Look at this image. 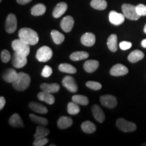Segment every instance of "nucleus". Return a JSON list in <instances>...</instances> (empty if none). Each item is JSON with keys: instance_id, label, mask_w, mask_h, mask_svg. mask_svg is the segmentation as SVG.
<instances>
[{"instance_id": "43", "label": "nucleus", "mask_w": 146, "mask_h": 146, "mask_svg": "<svg viewBox=\"0 0 146 146\" xmlns=\"http://www.w3.org/2000/svg\"><path fill=\"white\" fill-rule=\"evenodd\" d=\"M17 1V3H19L21 5H25L27 4V3H30L32 0H16Z\"/></svg>"}, {"instance_id": "40", "label": "nucleus", "mask_w": 146, "mask_h": 146, "mask_svg": "<svg viewBox=\"0 0 146 146\" xmlns=\"http://www.w3.org/2000/svg\"><path fill=\"white\" fill-rule=\"evenodd\" d=\"M48 143V139L47 138H41V139H35L33 142L34 146H43Z\"/></svg>"}, {"instance_id": "25", "label": "nucleus", "mask_w": 146, "mask_h": 146, "mask_svg": "<svg viewBox=\"0 0 146 146\" xmlns=\"http://www.w3.org/2000/svg\"><path fill=\"white\" fill-rule=\"evenodd\" d=\"M107 45L111 52H115L117 51V36L116 35L112 34L110 35L107 41Z\"/></svg>"}, {"instance_id": "20", "label": "nucleus", "mask_w": 146, "mask_h": 146, "mask_svg": "<svg viewBox=\"0 0 146 146\" xmlns=\"http://www.w3.org/2000/svg\"><path fill=\"white\" fill-rule=\"evenodd\" d=\"M40 87L42 91L51 93V94L58 92L60 89V86L58 83H43L41 84Z\"/></svg>"}, {"instance_id": "12", "label": "nucleus", "mask_w": 146, "mask_h": 146, "mask_svg": "<svg viewBox=\"0 0 146 146\" xmlns=\"http://www.w3.org/2000/svg\"><path fill=\"white\" fill-rule=\"evenodd\" d=\"M129 70L125 66L121 64H118L114 65L110 71V74L114 76H124L128 74Z\"/></svg>"}, {"instance_id": "13", "label": "nucleus", "mask_w": 146, "mask_h": 146, "mask_svg": "<svg viewBox=\"0 0 146 146\" xmlns=\"http://www.w3.org/2000/svg\"><path fill=\"white\" fill-rule=\"evenodd\" d=\"M74 18L70 16H65L64 18L62 20L61 23H60V27L66 33H69L71 31L73 27H74Z\"/></svg>"}, {"instance_id": "33", "label": "nucleus", "mask_w": 146, "mask_h": 146, "mask_svg": "<svg viewBox=\"0 0 146 146\" xmlns=\"http://www.w3.org/2000/svg\"><path fill=\"white\" fill-rule=\"evenodd\" d=\"M67 111L70 115H76L80 112V107L78 104L74 102H69L68 106H67Z\"/></svg>"}, {"instance_id": "7", "label": "nucleus", "mask_w": 146, "mask_h": 146, "mask_svg": "<svg viewBox=\"0 0 146 146\" xmlns=\"http://www.w3.org/2000/svg\"><path fill=\"white\" fill-rule=\"evenodd\" d=\"M27 56L14 52L12 58V64L14 68H22L27 64Z\"/></svg>"}, {"instance_id": "31", "label": "nucleus", "mask_w": 146, "mask_h": 146, "mask_svg": "<svg viewBox=\"0 0 146 146\" xmlns=\"http://www.w3.org/2000/svg\"><path fill=\"white\" fill-rule=\"evenodd\" d=\"M89 57V54L86 52H75L70 56V58L72 61H80L87 59Z\"/></svg>"}, {"instance_id": "39", "label": "nucleus", "mask_w": 146, "mask_h": 146, "mask_svg": "<svg viewBox=\"0 0 146 146\" xmlns=\"http://www.w3.org/2000/svg\"><path fill=\"white\" fill-rule=\"evenodd\" d=\"M136 11L140 16H146V5L139 4L136 6Z\"/></svg>"}, {"instance_id": "34", "label": "nucleus", "mask_w": 146, "mask_h": 146, "mask_svg": "<svg viewBox=\"0 0 146 146\" xmlns=\"http://www.w3.org/2000/svg\"><path fill=\"white\" fill-rule=\"evenodd\" d=\"M73 102L78 104V105L87 106L89 104V100L86 96H82V95H75L73 96L72 98Z\"/></svg>"}, {"instance_id": "36", "label": "nucleus", "mask_w": 146, "mask_h": 146, "mask_svg": "<svg viewBox=\"0 0 146 146\" xmlns=\"http://www.w3.org/2000/svg\"><path fill=\"white\" fill-rule=\"evenodd\" d=\"M86 86L94 91L100 90L102 87L101 84L96 81H87L86 83Z\"/></svg>"}, {"instance_id": "32", "label": "nucleus", "mask_w": 146, "mask_h": 146, "mask_svg": "<svg viewBox=\"0 0 146 146\" xmlns=\"http://www.w3.org/2000/svg\"><path fill=\"white\" fill-rule=\"evenodd\" d=\"M49 133H50V131L48 129L45 127L39 126V127H36V131L35 134L34 135V137L35 139H41L46 137L49 135Z\"/></svg>"}, {"instance_id": "5", "label": "nucleus", "mask_w": 146, "mask_h": 146, "mask_svg": "<svg viewBox=\"0 0 146 146\" xmlns=\"http://www.w3.org/2000/svg\"><path fill=\"white\" fill-rule=\"evenodd\" d=\"M53 56L52 49L48 46H43L40 47L36 54V58L41 62H46L49 61Z\"/></svg>"}, {"instance_id": "9", "label": "nucleus", "mask_w": 146, "mask_h": 146, "mask_svg": "<svg viewBox=\"0 0 146 146\" xmlns=\"http://www.w3.org/2000/svg\"><path fill=\"white\" fill-rule=\"evenodd\" d=\"M63 86L68 91L72 93H76L78 91V86L74 78L70 76H66L62 79Z\"/></svg>"}, {"instance_id": "38", "label": "nucleus", "mask_w": 146, "mask_h": 146, "mask_svg": "<svg viewBox=\"0 0 146 146\" xmlns=\"http://www.w3.org/2000/svg\"><path fill=\"white\" fill-rule=\"evenodd\" d=\"M52 68H51L50 66H45L41 72V76L45 78L50 77V76L52 74Z\"/></svg>"}, {"instance_id": "3", "label": "nucleus", "mask_w": 146, "mask_h": 146, "mask_svg": "<svg viewBox=\"0 0 146 146\" xmlns=\"http://www.w3.org/2000/svg\"><path fill=\"white\" fill-rule=\"evenodd\" d=\"M12 47L14 52L23 54L24 56H28L30 54V45L27 44L21 39L14 40L12 43Z\"/></svg>"}, {"instance_id": "27", "label": "nucleus", "mask_w": 146, "mask_h": 146, "mask_svg": "<svg viewBox=\"0 0 146 146\" xmlns=\"http://www.w3.org/2000/svg\"><path fill=\"white\" fill-rule=\"evenodd\" d=\"M81 129L85 133L91 134L96 131V126L89 120H87L81 124Z\"/></svg>"}, {"instance_id": "17", "label": "nucleus", "mask_w": 146, "mask_h": 146, "mask_svg": "<svg viewBox=\"0 0 146 146\" xmlns=\"http://www.w3.org/2000/svg\"><path fill=\"white\" fill-rule=\"evenodd\" d=\"M68 9V5L65 2H60L56 5L53 10L52 15L55 18H58L65 13Z\"/></svg>"}, {"instance_id": "23", "label": "nucleus", "mask_w": 146, "mask_h": 146, "mask_svg": "<svg viewBox=\"0 0 146 146\" xmlns=\"http://www.w3.org/2000/svg\"><path fill=\"white\" fill-rule=\"evenodd\" d=\"M144 58V54L140 50H134L128 56V60L131 63H136Z\"/></svg>"}, {"instance_id": "15", "label": "nucleus", "mask_w": 146, "mask_h": 146, "mask_svg": "<svg viewBox=\"0 0 146 146\" xmlns=\"http://www.w3.org/2000/svg\"><path fill=\"white\" fill-rule=\"evenodd\" d=\"M81 42L86 47H91L96 43V36L91 33H86L81 38Z\"/></svg>"}, {"instance_id": "6", "label": "nucleus", "mask_w": 146, "mask_h": 146, "mask_svg": "<svg viewBox=\"0 0 146 146\" xmlns=\"http://www.w3.org/2000/svg\"><path fill=\"white\" fill-rule=\"evenodd\" d=\"M116 127H117L120 130L125 133L133 132L137 129V126L135 123L132 122L127 121L124 119V118H119L116 120Z\"/></svg>"}, {"instance_id": "10", "label": "nucleus", "mask_w": 146, "mask_h": 146, "mask_svg": "<svg viewBox=\"0 0 146 146\" xmlns=\"http://www.w3.org/2000/svg\"><path fill=\"white\" fill-rule=\"evenodd\" d=\"M100 102L102 106L108 108H114L117 105V100L114 96L111 95H104L100 97Z\"/></svg>"}, {"instance_id": "45", "label": "nucleus", "mask_w": 146, "mask_h": 146, "mask_svg": "<svg viewBox=\"0 0 146 146\" xmlns=\"http://www.w3.org/2000/svg\"><path fill=\"white\" fill-rule=\"evenodd\" d=\"M143 31H144V33H145L146 34V24H145V27H144V29H143Z\"/></svg>"}, {"instance_id": "47", "label": "nucleus", "mask_w": 146, "mask_h": 146, "mask_svg": "<svg viewBox=\"0 0 146 146\" xmlns=\"http://www.w3.org/2000/svg\"><path fill=\"white\" fill-rule=\"evenodd\" d=\"M1 1H2V0H0V2H1Z\"/></svg>"}, {"instance_id": "26", "label": "nucleus", "mask_w": 146, "mask_h": 146, "mask_svg": "<svg viewBox=\"0 0 146 146\" xmlns=\"http://www.w3.org/2000/svg\"><path fill=\"white\" fill-rule=\"evenodd\" d=\"M31 12L33 16H38L43 15L46 12V7L43 3H38L33 7Z\"/></svg>"}, {"instance_id": "29", "label": "nucleus", "mask_w": 146, "mask_h": 146, "mask_svg": "<svg viewBox=\"0 0 146 146\" xmlns=\"http://www.w3.org/2000/svg\"><path fill=\"white\" fill-rule=\"evenodd\" d=\"M91 6L98 10H104L107 8V1L106 0H91Z\"/></svg>"}, {"instance_id": "28", "label": "nucleus", "mask_w": 146, "mask_h": 146, "mask_svg": "<svg viewBox=\"0 0 146 146\" xmlns=\"http://www.w3.org/2000/svg\"><path fill=\"white\" fill-rule=\"evenodd\" d=\"M51 36H52L53 41L57 45H60L62 43L65 39L64 35L57 30H53L51 32Z\"/></svg>"}, {"instance_id": "35", "label": "nucleus", "mask_w": 146, "mask_h": 146, "mask_svg": "<svg viewBox=\"0 0 146 146\" xmlns=\"http://www.w3.org/2000/svg\"><path fill=\"white\" fill-rule=\"evenodd\" d=\"M29 116H30V118L32 120L33 122H34L36 124H38V125L41 126H46L48 124V120L45 118L36 116V115H35L33 114H31Z\"/></svg>"}, {"instance_id": "1", "label": "nucleus", "mask_w": 146, "mask_h": 146, "mask_svg": "<svg viewBox=\"0 0 146 146\" xmlns=\"http://www.w3.org/2000/svg\"><path fill=\"white\" fill-rule=\"evenodd\" d=\"M19 39L30 45H36L39 41V35L37 33L30 28H23L18 32Z\"/></svg>"}, {"instance_id": "18", "label": "nucleus", "mask_w": 146, "mask_h": 146, "mask_svg": "<svg viewBox=\"0 0 146 146\" xmlns=\"http://www.w3.org/2000/svg\"><path fill=\"white\" fill-rule=\"evenodd\" d=\"M37 98L39 100L42 102H44L47 104H54L55 102V98L51 93L46 92V91H42L37 95Z\"/></svg>"}, {"instance_id": "14", "label": "nucleus", "mask_w": 146, "mask_h": 146, "mask_svg": "<svg viewBox=\"0 0 146 146\" xmlns=\"http://www.w3.org/2000/svg\"><path fill=\"white\" fill-rule=\"evenodd\" d=\"M18 75V72L14 70V68H9L3 72L2 78L3 81L7 82V83H12L16 81Z\"/></svg>"}, {"instance_id": "22", "label": "nucleus", "mask_w": 146, "mask_h": 146, "mask_svg": "<svg viewBox=\"0 0 146 146\" xmlns=\"http://www.w3.org/2000/svg\"><path fill=\"white\" fill-rule=\"evenodd\" d=\"M29 108L34 112L39 113L41 114H47L48 112V110L45 106L41 104L36 103V102H30L29 104Z\"/></svg>"}, {"instance_id": "44", "label": "nucleus", "mask_w": 146, "mask_h": 146, "mask_svg": "<svg viewBox=\"0 0 146 146\" xmlns=\"http://www.w3.org/2000/svg\"><path fill=\"white\" fill-rule=\"evenodd\" d=\"M141 46L142 47H144V48H146V39H143V41H141Z\"/></svg>"}, {"instance_id": "11", "label": "nucleus", "mask_w": 146, "mask_h": 146, "mask_svg": "<svg viewBox=\"0 0 146 146\" xmlns=\"http://www.w3.org/2000/svg\"><path fill=\"white\" fill-rule=\"evenodd\" d=\"M125 16L123 14L118 13L116 11H111L109 14V21L112 25L118 26L124 23Z\"/></svg>"}, {"instance_id": "21", "label": "nucleus", "mask_w": 146, "mask_h": 146, "mask_svg": "<svg viewBox=\"0 0 146 146\" xmlns=\"http://www.w3.org/2000/svg\"><path fill=\"white\" fill-rule=\"evenodd\" d=\"M72 123V118L68 116H62L58 120V127L60 129H66L71 127Z\"/></svg>"}, {"instance_id": "2", "label": "nucleus", "mask_w": 146, "mask_h": 146, "mask_svg": "<svg viewBox=\"0 0 146 146\" xmlns=\"http://www.w3.org/2000/svg\"><path fill=\"white\" fill-rule=\"evenodd\" d=\"M31 83V77L27 73L18 72L16 81L12 83V86L16 90L23 91L28 88Z\"/></svg>"}, {"instance_id": "8", "label": "nucleus", "mask_w": 146, "mask_h": 146, "mask_svg": "<svg viewBox=\"0 0 146 146\" xmlns=\"http://www.w3.org/2000/svg\"><path fill=\"white\" fill-rule=\"evenodd\" d=\"M5 31L8 33H13L17 29V18L14 14H10L6 18L5 24Z\"/></svg>"}, {"instance_id": "42", "label": "nucleus", "mask_w": 146, "mask_h": 146, "mask_svg": "<svg viewBox=\"0 0 146 146\" xmlns=\"http://www.w3.org/2000/svg\"><path fill=\"white\" fill-rule=\"evenodd\" d=\"M5 104V100L3 96L0 98V110H2Z\"/></svg>"}, {"instance_id": "30", "label": "nucleus", "mask_w": 146, "mask_h": 146, "mask_svg": "<svg viewBox=\"0 0 146 146\" xmlns=\"http://www.w3.org/2000/svg\"><path fill=\"white\" fill-rule=\"evenodd\" d=\"M58 69L60 71L62 72L68 73V74H75L76 72V69L74 66H73L69 64L64 63L61 64L58 66Z\"/></svg>"}, {"instance_id": "4", "label": "nucleus", "mask_w": 146, "mask_h": 146, "mask_svg": "<svg viewBox=\"0 0 146 146\" xmlns=\"http://www.w3.org/2000/svg\"><path fill=\"white\" fill-rule=\"evenodd\" d=\"M122 11L125 15V18L131 21H137L141 17L137 14L136 11V6L129 4V3H124L122 5Z\"/></svg>"}, {"instance_id": "46", "label": "nucleus", "mask_w": 146, "mask_h": 146, "mask_svg": "<svg viewBox=\"0 0 146 146\" xmlns=\"http://www.w3.org/2000/svg\"><path fill=\"white\" fill-rule=\"evenodd\" d=\"M146 145V143H145V144H143V145Z\"/></svg>"}, {"instance_id": "16", "label": "nucleus", "mask_w": 146, "mask_h": 146, "mask_svg": "<svg viewBox=\"0 0 146 146\" xmlns=\"http://www.w3.org/2000/svg\"><path fill=\"white\" fill-rule=\"evenodd\" d=\"M91 110H92L93 115H94L95 119L97 121L99 122L100 123H102L104 121L106 118L105 114L99 106L97 104L94 105L92 106V108H91Z\"/></svg>"}, {"instance_id": "37", "label": "nucleus", "mask_w": 146, "mask_h": 146, "mask_svg": "<svg viewBox=\"0 0 146 146\" xmlns=\"http://www.w3.org/2000/svg\"><path fill=\"white\" fill-rule=\"evenodd\" d=\"M11 55L8 50H4L1 52V60L3 62L7 63L11 60Z\"/></svg>"}, {"instance_id": "24", "label": "nucleus", "mask_w": 146, "mask_h": 146, "mask_svg": "<svg viewBox=\"0 0 146 146\" xmlns=\"http://www.w3.org/2000/svg\"><path fill=\"white\" fill-rule=\"evenodd\" d=\"M9 124L13 127H23L24 124L22 118L18 114H14L9 119Z\"/></svg>"}, {"instance_id": "19", "label": "nucleus", "mask_w": 146, "mask_h": 146, "mask_svg": "<svg viewBox=\"0 0 146 146\" xmlns=\"http://www.w3.org/2000/svg\"><path fill=\"white\" fill-rule=\"evenodd\" d=\"M99 62L94 60H89L84 63L83 68L88 73H92L96 71L99 67Z\"/></svg>"}, {"instance_id": "41", "label": "nucleus", "mask_w": 146, "mask_h": 146, "mask_svg": "<svg viewBox=\"0 0 146 146\" xmlns=\"http://www.w3.org/2000/svg\"><path fill=\"white\" fill-rule=\"evenodd\" d=\"M131 46H132V43L129 41H122L120 42L119 44L120 48L122 50H127L130 49Z\"/></svg>"}]
</instances>
